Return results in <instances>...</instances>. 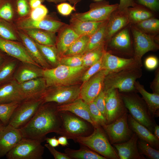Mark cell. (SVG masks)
I'll return each instance as SVG.
<instances>
[{
    "label": "cell",
    "instance_id": "obj_4",
    "mask_svg": "<svg viewBox=\"0 0 159 159\" xmlns=\"http://www.w3.org/2000/svg\"><path fill=\"white\" fill-rule=\"evenodd\" d=\"M142 74L141 67L108 74L105 78L103 90L105 92L116 89L120 92H135V82L142 76Z\"/></svg>",
    "mask_w": 159,
    "mask_h": 159
},
{
    "label": "cell",
    "instance_id": "obj_47",
    "mask_svg": "<svg viewBox=\"0 0 159 159\" xmlns=\"http://www.w3.org/2000/svg\"><path fill=\"white\" fill-rule=\"evenodd\" d=\"M29 0H15V8L20 17L27 15L31 10L29 4Z\"/></svg>",
    "mask_w": 159,
    "mask_h": 159
},
{
    "label": "cell",
    "instance_id": "obj_11",
    "mask_svg": "<svg viewBox=\"0 0 159 159\" xmlns=\"http://www.w3.org/2000/svg\"><path fill=\"white\" fill-rule=\"evenodd\" d=\"M128 114L126 112L112 122L102 127L111 145L126 142L132 136L133 132L128 125Z\"/></svg>",
    "mask_w": 159,
    "mask_h": 159
},
{
    "label": "cell",
    "instance_id": "obj_31",
    "mask_svg": "<svg viewBox=\"0 0 159 159\" xmlns=\"http://www.w3.org/2000/svg\"><path fill=\"white\" fill-rule=\"evenodd\" d=\"M22 31L36 42L47 46H55V33L37 29H28Z\"/></svg>",
    "mask_w": 159,
    "mask_h": 159
},
{
    "label": "cell",
    "instance_id": "obj_28",
    "mask_svg": "<svg viewBox=\"0 0 159 159\" xmlns=\"http://www.w3.org/2000/svg\"><path fill=\"white\" fill-rule=\"evenodd\" d=\"M105 21H85L71 17L69 25L74 32L79 36L86 35L90 37L99 28Z\"/></svg>",
    "mask_w": 159,
    "mask_h": 159
},
{
    "label": "cell",
    "instance_id": "obj_36",
    "mask_svg": "<svg viewBox=\"0 0 159 159\" xmlns=\"http://www.w3.org/2000/svg\"><path fill=\"white\" fill-rule=\"evenodd\" d=\"M105 46H101L83 54L82 55V66L88 69L100 60L106 51Z\"/></svg>",
    "mask_w": 159,
    "mask_h": 159
},
{
    "label": "cell",
    "instance_id": "obj_10",
    "mask_svg": "<svg viewBox=\"0 0 159 159\" xmlns=\"http://www.w3.org/2000/svg\"><path fill=\"white\" fill-rule=\"evenodd\" d=\"M80 88L77 85L49 87L42 95L43 103L60 105L72 102L79 98Z\"/></svg>",
    "mask_w": 159,
    "mask_h": 159
},
{
    "label": "cell",
    "instance_id": "obj_1",
    "mask_svg": "<svg viewBox=\"0 0 159 159\" xmlns=\"http://www.w3.org/2000/svg\"><path fill=\"white\" fill-rule=\"evenodd\" d=\"M57 105H52L50 102L41 105L30 120L19 129L23 138L43 141L48 133L54 132L58 134L61 120Z\"/></svg>",
    "mask_w": 159,
    "mask_h": 159
},
{
    "label": "cell",
    "instance_id": "obj_54",
    "mask_svg": "<svg viewBox=\"0 0 159 159\" xmlns=\"http://www.w3.org/2000/svg\"><path fill=\"white\" fill-rule=\"evenodd\" d=\"M135 1V0H120V3L118 4L117 10L121 11H127L129 7H133L137 4Z\"/></svg>",
    "mask_w": 159,
    "mask_h": 159
},
{
    "label": "cell",
    "instance_id": "obj_27",
    "mask_svg": "<svg viewBox=\"0 0 159 159\" xmlns=\"http://www.w3.org/2000/svg\"><path fill=\"white\" fill-rule=\"evenodd\" d=\"M29 63H23L16 72L14 79L20 83L43 77V69Z\"/></svg>",
    "mask_w": 159,
    "mask_h": 159
},
{
    "label": "cell",
    "instance_id": "obj_42",
    "mask_svg": "<svg viewBox=\"0 0 159 159\" xmlns=\"http://www.w3.org/2000/svg\"><path fill=\"white\" fill-rule=\"evenodd\" d=\"M137 146L139 152L150 159H159V151L151 147L150 144L143 140L138 139Z\"/></svg>",
    "mask_w": 159,
    "mask_h": 159
},
{
    "label": "cell",
    "instance_id": "obj_3",
    "mask_svg": "<svg viewBox=\"0 0 159 159\" xmlns=\"http://www.w3.org/2000/svg\"><path fill=\"white\" fill-rule=\"evenodd\" d=\"M120 92L125 107L132 117L153 133L156 124L154 117L142 98L135 92Z\"/></svg>",
    "mask_w": 159,
    "mask_h": 159
},
{
    "label": "cell",
    "instance_id": "obj_30",
    "mask_svg": "<svg viewBox=\"0 0 159 159\" xmlns=\"http://www.w3.org/2000/svg\"><path fill=\"white\" fill-rule=\"evenodd\" d=\"M134 86L136 91L140 93L152 115L158 117L159 115V94L148 92L144 86L138 81H136Z\"/></svg>",
    "mask_w": 159,
    "mask_h": 159
},
{
    "label": "cell",
    "instance_id": "obj_35",
    "mask_svg": "<svg viewBox=\"0 0 159 159\" xmlns=\"http://www.w3.org/2000/svg\"><path fill=\"white\" fill-rule=\"evenodd\" d=\"M108 20L104 21L99 28L90 36L85 52L106 45V31Z\"/></svg>",
    "mask_w": 159,
    "mask_h": 159
},
{
    "label": "cell",
    "instance_id": "obj_5",
    "mask_svg": "<svg viewBox=\"0 0 159 159\" xmlns=\"http://www.w3.org/2000/svg\"><path fill=\"white\" fill-rule=\"evenodd\" d=\"M90 135L77 137L75 141L85 146L107 159H119L102 128L94 127Z\"/></svg>",
    "mask_w": 159,
    "mask_h": 159
},
{
    "label": "cell",
    "instance_id": "obj_26",
    "mask_svg": "<svg viewBox=\"0 0 159 159\" xmlns=\"http://www.w3.org/2000/svg\"><path fill=\"white\" fill-rule=\"evenodd\" d=\"M18 33L23 45L32 59L43 69L50 68L41 54L35 42L22 31H19Z\"/></svg>",
    "mask_w": 159,
    "mask_h": 159
},
{
    "label": "cell",
    "instance_id": "obj_62",
    "mask_svg": "<svg viewBox=\"0 0 159 159\" xmlns=\"http://www.w3.org/2000/svg\"><path fill=\"white\" fill-rule=\"evenodd\" d=\"M5 126L0 120V131L2 130Z\"/></svg>",
    "mask_w": 159,
    "mask_h": 159
},
{
    "label": "cell",
    "instance_id": "obj_59",
    "mask_svg": "<svg viewBox=\"0 0 159 159\" xmlns=\"http://www.w3.org/2000/svg\"><path fill=\"white\" fill-rule=\"evenodd\" d=\"M57 140L59 145L63 146H67L69 144L67 138L64 136L61 135L59 136Z\"/></svg>",
    "mask_w": 159,
    "mask_h": 159
},
{
    "label": "cell",
    "instance_id": "obj_15",
    "mask_svg": "<svg viewBox=\"0 0 159 159\" xmlns=\"http://www.w3.org/2000/svg\"><path fill=\"white\" fill-rule=\"evenodd\" d=\"M103 69L107 74L118 72L123 70L141 67L142 62L134 57L126 58L114 55L106 51L102 57Z\"/></svg>",
    "mask_w": 159,
    "mask_h": 159
},
{
    "label": "cell",
    "instance_id": "obj_43",
    "mask_svg": "<svg viewBox=\"0 0 159 159\" xmlns=\"http://www.w3.org/2000/svg\"><path fill=\"white\" fill-rule=\"evenodd\" d=\"M91 119L98 127H102L107 124V120L96 107L94 102L87 103Z\"/></svg>",
    "mask_w": 159,
    "mask_h": 159
},
{
    "label": "cell",
    "instance_id": "obj_55",
    "mask_svg": "<svg viewBox=\"0 0 159 159\" xmlns=\"http://www.w3.org/2000/svg\"><path fill=\"white\" fill-rule=\"evenodd\" d=\"M150 87L153 93L159 94V69L158 68L155 72V77L151 83Z\"/></svg>",
    "mask_w": 159,
    "mask_h": 159
},
{
    "label": "cell",
    "instance_id": "obj_20",
    "mask_svg": "<svg viewBox=\"0 0 159 159\" xmlns=\"http://www.w3.org/2000/svg\"><path fill=\"white\" fill-rule=\"evenodd\" d=\"M57 107L59 112H69L86 120L93 127H99L91 119L87 103L80 98L68 103L57 105Z\"/></svg>",
    "mask_w": 159,
    "mask_h": 159
},
{
    "label": "cell",
    "instance_id": "obj_8",
    "mask_svg": "<svg viewBox=\"0 0 159 159\" xmlns=\"http://www.w3.org/2000/svg\"><path fill=\"white\" fill-rule=\"evenodd\" d=\"M43 104L42 96L24 100L15 110L8 124L15 128H20L30 120Z\"/></svg>",
    "mask_w": 159,
    "mask_h": 159
},
{
    "label": "cell",
    "instance_id": "obj_24",
    "mask_svg": "<svg viewBox=\"0 0 159 159\" xmlns=\"http://www.w3.org/2000/svg\"><path fill=\"white\" fill-rule=\"evenodd\" d=\"M55 46L61 58L71 44L80 36L69 24H65L58 31Z\"/></svg>",
    "mask_w": 159,
    "mask_h": 159
},
{
    "label": "cell",
    "instance_id": "obj_57",
    "mask_svg": "<svg viewBox=\"0 0 159 159\" xmlns=\"http://www.w3.org/2000/svg\"><path fill=\"white\" fill-rule=\"evenodd\" d=\"M45 140L49 144L54 148L59 146V145L57 139L55 136L51 138H46Z\"/></svg>",
    "mask_w": 159,
    "mask_h": 159
},
{
    "label": "cell",
    "instance_id": "obj_2",
    "mask_svg": "<svg viewBox=\"0 0 159 159\" xmlns=\"http://www.w3.org/2000/svg\"><path fill=\"white\" fill-rule=\"evenodd\" d=\"M87 69L83 66L72 67L60 64L54 67L43 69V77L47 88L75 85Z\"/></svg>",
    "mask_w": 159,
    "mask_h": 159
},
{
    "label": "cell",
    "instance_id": "obj_40",
    "mask_svg": "<svg viewBox=\"0 0 159 159\" xmlns=\"http://www.w3.org/2000/svg\"><path fill=\"white\" fill-rule=\"evenodd\" d=\"M15 0H0V19L9 22L13 19Z\"/></svg>",
    "mask_w": 159,
    "mask_h": 159
},
{
    "label": "cell",
    "instance_id": "obj_45",
    "mask_svg": "<svg viewBox=\"0 0 159 159\" xmlns=\"http://www.w3.org/2000/svg\"><path fill=\"white\" fill-rule=\"evenodd\" d=\"M82 54L62 57L61 58L60 64L76 67L82 66Z\"/></svg>",
    "mask_w": 159,
    "mask_h": 159
},
{
    "label": "cell",
    "instance_id": "obj_49",
    "mask_svg": "<svg viewBox=\"0 0 159 159\" xmlns=\"http://www.w3.org/2000/svg\"><path fill=\"white\" fill-rule=\"evenodd\" d=\"M93 102L96 107L106 119L105 93L102 90Z\"/></svg>",
    "mask_w": 159,
    "mask_h": 159
},
{
    "label": "cell",
    "instance_id": "obj_48",
    "mask_svg": "<svg viewBox=\"0 0 159 159\" xmlns=\"http://www.w3.org/2000/svg\"><path fill=\"white\" fill-rule=\"evenodd\" d=\"M31 10L30 18L35 21L44 19L48 12L47 7L42 4L35 9H31Z\"/></svg>",
    "mask_w": 159,
    "mask_h": 159
},
{
    "label": "cell",
    "instance_id": "obj_21",
    "mask_svg": "<svg viewBox=\"0 0 159 159\" xmlns=\"http://www.w3.org/2000/svg\"><path fill=\"white\" fill-rule=\"evenodd\" d=\"M24 100L19 83L14 79L0 84V103L21 102Z\"/></svg>",
    "mask_w": 159,
    "mask_h": 159
},
{
    "label": "cell",
    "instance_id": "obj_6",
    "mask_svg": "<svg viewBox=\"0 0 159 159\" xmlns=\"http://www.w3.org/2000/svg\"><path fill=\"white\" fill-rule=\"evenodd\" d=\"M61 124L58 134L75 141L79 136H85L90 131L88 123L68 111L59 112Z\"/></svg>",
    "mask_w": 159,
    "mask_h": 159
},
{
    "label": "cell",
    "instance_id": "obj_53",
    "mask_svg": "<svg viewBox=\"0 0 159 159\" xmlns=\"http://www.w3.org/2000/svg\"><path fill=\"white\" fill-rule=\"evenodd\" d=\"M44 146L53 155L55 159H71L66 153L58 151L54 148V147L48 144H45Z\"/></svg>",
    "mask_w": 159,
    "mask_h": 159
},
{
    "label": "cell",
    "instance_id": "obj_22",
    "mask_svg": "<svg viewBox=\"0 0 159 159\" xmlns=\"http://www.w3.org/2000/svg\"><path fill=\"white\" fill-rule=\"evenodd\" d=\"M139 138L133 132L127 141L121 143L112 144L118 152L119 159H145L144 155L139 152L137 142Z\"/></svg>",
    "mask_w": 159,
    "mask_h": 159
},
{
    "label": "cell",
    "instance_id": "obj_25",
    "mask_svg": "<svg viewBox=\"0 0 159 159\" xmlns=\"http://www.w3.org/2000/svg\"><path fill=\"white\" fill-rule=\"evenodd\" d=\"M127 121L129 127L139 139L146 142L153 148L159 150V139L153 133L135 120L130 114H128Z\"/></svg>",
    "mask_w": 159,
    "mask_h": 159
},
{
    "label": "cell",
    "instance_id": "obj_41",
    "mask_svg": "<svg viewBox=\"0 0 159 159\" xmlns=\"http://www.w3.org/2000/svg\"><path fill=\"white\" fill-rule=\"evenodd\" d=\"M20 103L14 102L0 103V120L5 126L8 124L14 111Z\"/></svg>",
    "mask_w": 159,
    "mask_h": 159
},
{
    "label": "cell",
    "instance_id": "obj_63",
    "mask_svg": "<svg viewBox=\"0 0 159 159\" xmlns=\"http://www.w3.org/2000/svg\"><path fill=\"white\" fill-rule=\"evenodd\" d=\"M95 1H96L97 2L98 1H102L103 0H94Z\"/></svg>",
    "mask_w": 159,
    "mask_h": 159
},
{
    "label": "cell",
    "instance_id": "obj_50",
    "mask_svg": "<svg viewBox=\"0 0 159 159\" xmlns=\"http://www.w3.org/2000/svg\"><path fill=\"white\" fill-rule=\"evenodd\" d=\"M57 8L59 13L64 16L69 15L73 11L75 10L74 6H72L70 4L65 2L58 4Z\"/></svg>",
    "mask_w": 159,
    "mask_h": 159
},
{
    "label": "cell",
    "instance_id": "obj_18",
    "mask_svg": "<svg viewBox=\"0 0 159 159\" xmlns=\"http://www.w3.org/2000/svg\"><path fill=\"white\" fill-rule=\"evenodd\" d=\"M22 138L19 129L9 124L5 126L0 131V158L6 155Z\"/></svg>",
    "mask_w": 159,
    "mask_h": 159
},
{
    "label": "cell",
    "instance_id": "obj_13",
    "mask_svg": "<svg viewBox=\"0 0 159 159\" xmlns=\"http://www.w3.org/2000/svg\"><path fill=\"white\" fill-rule=\"evenodd\" d=\"M107 71L102 69L98 72L81 86L79 98L87 103L93 102L103 90Z\"/></svg>",
    "mask_w": 159,
    "mask_h": 159
},
{
    "label": "cell",
    "instance_id": "obj_61",
    "mask_svg": "<svg viewBox=\"0 0 159 159\" xmlns=\"http://www.w3.org/2000/svg\"><path fill=\"white\" fill-rule=\"evenodd\" d=\"M3 53L4 52L0 50V64L6 58Z\"/></svg>",
    "mask_w": 159,
    "mask_h": 159
},
{
    "label": "cell",
    "instance_id": "obj_32",
    "mask_svg": "<svg viewBox=\"0 0 159 159\" xmlns=\"http://www.w3.org/2000/svg\"><path fill=\"white\" fill-rule=\"evenodd\" d=\"M36 43L42 56L50 66L54 68L60 64L61 57L56 46H47L36 42Z\"/></svg>",
    "mask_w": 159,
    "mask_h": 159
},
{
    "label": "cell",
    "instance_id": "obj_16",
    "mask_svg": "<svg viewBox=\"0 0 159 159\" xmlns=\"http://www.w3.org/2000/svg\"><path fill=\"white\" fill-rule=\"evenodd\" d=\"M0 50L23 63L31 64L40 67L32 59L23 45L13 41L0 37Z\"/></svg>",
    "mask_w": 159,
    "mask_h": 159
},
{
    "label": "cell",
    "instance_id": "obj_38",
    "mask_svg": "<svg viewBox=\"0 0 159 159\" xmlns=\"http://www.w3.org/2000/svg\"><path fill=\"white\" fill-rule=\"evenodd\" d=\"M16 62L6 58L0 64V84L12 79Z\"/></svg>",
    "mask_w": 159,
    "mask_h": 159
},
{
    "label": "cell",
    "instance_id": "obj_51",
    "mask_svg": "<svg viewBox=\"0 0 159 159\" xmlns=\"http://www.w3.org/2000/svg\"><path fill=\"white\" fill-rule=\"evenodd\" d=\"M137 4L143 6L153 11H157L159 9V0H136Z\"/></svg>",
    "mask_w": 159,
    "mask_h": 159
},
{
    "label": "cell",
    "instance_id": "obj_12",
    "mask_svg": "<svg viewBox=\"0 0 159 159\" xmlns=\"http://www.w3.org/2000/svg\"><path fill=\"white\" fill-rule=\"evenodd\" d=\"M131 27L134 39L133 57L142 62V58L145 53L157 50L159 46L153 36L143 32L135 26Z\"/></svg>",
    "mask_w": 159,
    "mask_h": 159
},
{
    "label": "cell",
    "instance_id": "obj_34",
    "mask_svg": "<svg viewBox=\"0 0 159 159\" xmlns=\"http://www.w3.org/2000/svg\"><path fill=\"white\" fill-rule=\"evenodd\" d=\"M145 7L137 4L133 7H129L127 13L130 21L135 24L153 17V15L152 12Z\"/></svg>",
    "mask_w": 159,
    "mask_h": 159
},
{
    "label": "cell",
    "instance_id": "obj_29",
    "mask_svg": "<svg viewBox=\"0 0 159 159\" xmlns=\"http://www.w3.org/2000/svg\"><path fill=\"white\" fill-rule=\"evenodd\" d=\"M108 43L110 48L115 52H124L129 50L131 41L128 28H124L114 35Z\"/></svg>",
    "mask_w": 159,
    "mask_h": 159
},
{
    "label": "cell",
    "instance_id": "obj_23",
    "mask_svg": "<svg viewBox=\"0 0 159 159\" xmlns=\"http://www.w3.org/2000/svg\"><path fill=\"white\" fill-rule=\"evenodd\" d=\"M19 84L25 100L39 97L47 88L45 80L43 77L34 79Z\"/></svg>",
    "mask_w": 159,
    "mask_h": 159
},
{
    "label": "cell",
    "instance_id": "obj_56",
    "mask_svg": "<svg viewBox=\"0 0 159 159\" xmlns=\"http://www.w3.org/2000/svg\"><path fill=\"white\" fill-rule=\"evenodd\" d=\"M42 1H46L49 2L53 3L55 4L60 3L68 1L70 4H73L74 6L81 1L82 0H41Z\"/></svg>",
    "mask_w": 159,
    "mask_h": 159
},
{
    "label": "cell",
    "instance_id": "obj_7",
    "mask_svg": "<svg viewBox=\"0 0 159 159\" xmlns=\"http://www.w3.org/2000/svg\"><path fill=\"white\" fill-rule=\"evenodd\" d=\"M42 141L23 138L6 155L8 159H41L44 147Z\"/></svg>",
    "mask_w": 159,
    "mask_h": 159
},
{
    "label": "cell",
    "instance_id": "obj_60",
    "mask_svg": "<svg viewBox=\"0 0 159 159\" xmlns=\"http://www.w3.org/2000/svg\"><path fill=\"white\" fill-rule=\"evenodd\" d=\"M153 134L158 139H159V126L156 124L154 127Z\"/></svg>",
    "mask_w": 159,
    "mask_h": 159
},
{
    "label": "cell",
    "instance_id": "obj_9",
    "mask_svg": "<svg viewBox=\"0 0 159 159\" xmlns=\"http://www.w3.org/2000/svg\"><path fill=\"white\" fill-rule=\"evenodd\" d=\"M118 5L110 4L109 1H105L92 3L88 11L73 13L71 17L85 21H105L108 20L112 13L117 9Z\"/></svg>",
    "mask_w": 159,
    "mask_h": 159
},
{
    "label": "cell",
    "instance_id": "obj_44",
    "mask_svg": "<svg viewBox=\"0 0 159 159\" xmlns=\"http://www.w3.org/2000/svg\"><path fill=\"white\" fill-rule=\"evenodd\" d=\"M0 37L12 40H18V38L13 28L8 22L0 19Z\"/></svg>",
    "mask_w": 159,
    "mask_h": 159
},
{
    "label": "cell",
    "instance_id": "obj_14",
    "mask_svg": "<svg viewBox=\"0 0 159 159\" xmlns=\"http://www.w3.org/2000/svg\"><path fill=\"white\" fill-rule=\"evenodd\" d=\"M105 93L106 120L111 123L128 111L125 106L120 92L116 89Z\"/></svg>",
    "mask_w": 159,
    "mask_h": 159
},
{
    "label": "cell",
    "instance_id": "obj_37",
    "mask_svg": "<svg viewBox=\"0 0 159 159\" xmlns=\"http://www.w3.org/2000/svg\"><path fill=\"white\" fill-rule=\"evenodd\" d=\"M90 37L86 35L80 36L71 44L62 57L83 54L85 52Z\"/></svg>",
    "mask_w": 159,
    "mask_h": 159
},
{
    "label": "cell",
    "instance_id": "obj_39",
    "mask_svg": "<svg viewBox=\"0 0 159 159\" xmlns=\"http://www.w3.org/2000/svg\"><path fill=\"white\" fill-rule=\"evenodd\" d=\"M135 26L147 34H155L159 30V20L152 17L136 24Z\"/></svg>",
    "mask_w": 159,
    "mask_h": 159
},
{
    "label": "cell",
    "instance_id": "obj_52",
    "mask_svg": "<svg viewBox=\"0 0 159 159\" xmlns=\"http://www.w3.org/2000/svg\"><path fill=\"white\" fill-rule=\"evenodd\" d=\"M159 64L158 58L156 56H150L146 58L144 62L145 66L147 69L152 70L158 67Z\"/></svg>",
    "mask_w": 159,
    "mask_h": 159
},
{
    "label": "cell",
    "instance_id": "obj_33",
    "mask_svg": "<svg viewBox=\"0 0 159 159\" xmlns=\"http://www.w3.org/2000/svg\"><path fill=\"white\" fill-rule=\"evenodd\" d=\"M64 152L71 159H107L88 147L82 145L78 150H75L68 148L65 150Z\"/></svg>",
    "mask_w": 159,
    "mask_h": 159
},
{
    "label": "cell",
    "instance_id": "obj_19",
    "mask_svg": "<svg viewBox=\"0 0 159 159\" xmlns=\"http://www.w3.org/2000/svg\"><path fill=\"white\" fill-rule=\"evenodd\" d=\"M127 10L121 11L117 10L113 12L107 24L105 42L108 43L111 38L130 22Z\"/></svg>",
    "mask_w": 159,
    "mask_h": 159
},
{
    "label": "cell",
    "instance_id": "obj_17",
    "mask_svg": "<svg viewBox=\"0 0 159 159\" xmlns=\"http://www.w3.org/2000/svg\"><path fill=\"white\" fill-rule=\"evenodd\" d=\"M45 17L39 21L33 20L30 17L23 19L17 22L16 26L21 30L37 29L55 33L65 24L59 20Z\"/></svg>",
    "mask_w": 159,
    "mask_h": 159
},
{
    "label": "cell",
    "instance_id": "obj_46",
    "mask_svg": "<svg viewBox=\"0 0 159 159\" xmlns=\"http://www.w3.org/2000/svg\"><path fill=\"white\" fill-rule=\"evenodd\" d=\"M102 69H103L102 57L85 71L81 77V81L82 83L85 82L96 73Z\"/></svg>",
    "mask_w": 159,
    "mask_h": 159
},
{
    "label": "cell",
    "instance_id": "obj_58",
    "mask_svg": "<svg viewBox=\"0 0 159 159\" xmlns=\"http://www.w3.org/2000/svg\"><path fill=\"white\" fill-rule=\"evenodd\" d=\"M41 0H29V4L31 9H35L42 4Z\"/></svg>",
    "mask_w": 159,
    "mask_h": 159
}]
</instances>
